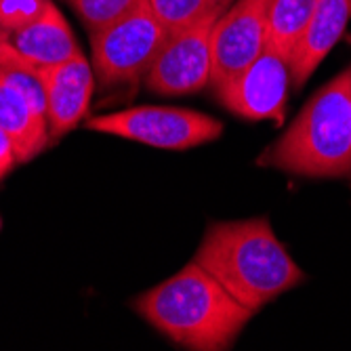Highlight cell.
I'll return each instance as SVG.
<instances>
[{"instance_id": "cell-4", "label": "cell", "mask_w": 351, "mask_h": 351, "mask_svg": "<svg viewBox=\"0 0 351 351\" xmlns=\"http://www.w3.org/2000/svg\"><path fill=\"white\" fill-rule=\"evenodd\" d=\"M169 36L149 0H143L126 17L90 34L93 70L104 84L135 82L149 72Z\"/></svg>"}, {"instance_id": "cell-7", "label": "cell", "mask_w": 351, "mask_h": 351, "mask_svg": "<svg viewBox=\"0 0 351 351\" xmlns=\"http://www.w3.org/2000/svg\"><path fill=\"white\" fill-rule=\"evenodd\" d=\"M271 0H238L213 29V72L217 88L244 72L267 47V11Z\"/></svg>"}, {"instance_id": "cell-6", "label": "cell", "mask_w": 351, "mask_h": 351, "mask_svg": "<svg viewBox=\"0 0 351 351\" xmlns=\"http://www.w3.org/2000/svg\"><path fill=\"white\" fill-rule=\"evenodd\" d=\"M221 15L223 13H213L171 34L149 72L143 76L145 86L171 97L204 88L210 82L213 72V29Z\"/></svg>"}, {"instance_id": "cell-13", "label": "cell", "mask_w": 351, "mask_h": 351, "mask_svg": "<svg viewBox=\"0 0 351 351\" xmlns=\"http://www.w3.org/2000/svg\"><path fill=\"white\" fill-rule=\"evenodd\" d=\"M313 5L315 0H271L267 11V47L291 61L307 29Z\"/></svg>"}, {"instance_id": "cell-1", "label": "cell", "mask_w": 351, "mask_h": 351, "mask_svg": "<svg viewBox=\"0 0 351 351\" xmlns=\"http://www.w3.org/2000/svg\"><path fill=\"white\" fill-rule=\"evenodd\" d=\"M194 261L250 311H259L305 278L265 217L215 223Z\"/></svg>"}, {"instance_id": "cell-5", "label": "cell", "mask_w": 351, "mask_h": 351, "mask_svg": "<svg viewBox=\"0 0 351 351\" xmlns=\"http://www.w3.org/2000/svg\"><path fill=\"white\" fill-rule=\"evenodd\" d=\"M86 129L158 149H191L217 139L223 124L194 110L143 106L95 116L86 122Z\"/></svg>"}, {"instance_id": "cell-8", "label": "cell", "mask_w": 351, "mask_h": 351, "mask_svg": "<svg viewBox=\"0 0 351 351\" xmlns=\"http://www.w3.org/2000/svg\"><path fill=\"white\" fill-rule=\"evenodd\" d=\"M291 82V61L265 47V51L244 72L215 90L219 101L242 118H271L282 122Z\"/></svg>"}, {"instance_id": "cell-17", "label": "cell", "mask_w": 351, "mask_h": 351, "mask_svg": "<svg viewBox=\"0 0 351 351\" xmlns=\"http://www.w3.org/2000/svg\"><path fill=\"white\" fill-rule=\"evenodd\" d=\"M17 165V156L11 139L7 137L5 131H0V179H3L13 167Z\"/></svg>"}, {"instance_id": "cell-14", "label": "cell", "mask_w": 351, "mask_h": 351, "mask_svg": "<svg viewBox=\"0 0 351 351\" xmlns=\"http://www.w3.org/2000/svg\"><path fill=\"white\" fill-rule=\"evenodd\" d=\"M149 5L169 29V34H175L213 13H226L234 0H149Z\"/></svg>"}, {"instance_id": "cell-18", "label": "cell", "mask_w": 351, "mask_h": 351, "mask_svg": "<svg viewBox=\"0 0 351 351\" xmlns=\"http://www.w3.org/2000/svg\"><path fill=\"white\" fill-rule=\"evenodd\" d=\"M347 86H349V95H351V70H347Z\"/></svg>"}, {"instance_id": "cell-19", "label": "cell", "mask_w": 351, "mask_h": 351, "mask_svg": "<svg viewBox=\"0 0 351 351\" xmlns=\"http://www.w3.org/2000/svg\"><path fill=\"white\" fill-rule=\"evenodd\" d=\"M3 38H5V34H3V32H0V43H3Z\"/></svg>"}, {"instance_id": "cell-2", "label": "cell", "mask_w": 351, "mask_h": 351, "mask_svg": "<svg viewBox=\"0 0 351 351\" xmlns=\"http://www.w3.org/2000/svg\"><path fill=\"white\" fill-rule=\"evenodd\" d=\"M135 309L173 343L200 351L232 347L254 313L196 261L137 297Z\"/></svg>"}, {"instance_id": "cell-9", "label": "cell", "mask_w": 351, "mask_h": 351, "mask_svg": "<svg viewBox=\"0 0 351 351\" xmlns=\"http://www.w3.org/2000/svg\"><path fill=\"white\" fill-rule=\"evenodd\" d=\"M40 76L47 90V122L53 139L70 133L86 116L95 86L93 63L82 55L59 63V66L40 68Z\"/></svg>"}, {"instance_id": "cell-12", "label": "cell", "mask_w": 351, "mask_h": 351, "mask_svg": "<svg viewBox=\"0 0 351 351\" xmlns=\"http://www.w3.org/2000/svg\"><path fill=\"white\" fill-rule=\"evenodd\" d=\"M0 131H5L15 147L17 162L38 156L49 139V122L36 114L21 95L0 78Z\"/></svg>"}, {"instance_id": "cell-15", "label": "cell", "mask_w": 351, "mask_h": 351, "mask_svg": "<svg viewBox=\"0 0 351 351\" xmlns=\"http://www.w3.org/2000/svg\"><path fill=\"white\" fill-rule=\"evenodd\" d=\"M143 0H70L80 21L90 32H101L135 11Z\"/></svg>"}, {"instance_id": "cell-3", "label": "cell", "mask_w": 351, "mask_h": 351, "mask_svg": "<svg viewBox=\"0 0 351 351\" xmlns=\"http://www.w3.org/2000/svg\"><path fill=\"white\" fill-rule=\"evenodd\" d=\"M259 162L303 177L351 175V95L347 72L317 90Z\"/></svg>"}, {"instance_id": "cell-11", "label": "cell", "mask_w": 351, "mask_h": 351, "mask_svg": "<svg viewBox=\"0 0 351 351\" xmlns=\"http://www.w3.org/2000/svg\"><path fill=\"white\" fill-rule=\"evenodd\" d=\"M5 40L23 61L34 68L59 66V63L82 53L66 17L55 5L29 25L5 34Z\"/></svg>"}, {"instance_id": "cell-16", "label": "cell", "mask_w": 351, "mask_h": 351, "mask_svg": "<svg viewBox=\"0 0 351 351\" xmlns=\"http://www.w3.org/2000/svg\"><path fill=\"white\" fill-rule=\"evenodd\" d=\"M53 7L51 0H0V32H11L29 25Z\"/></svg>"}, {"instance_id": "cell-10", "label": "cell", "mask_w": 351, "mask_h": 351, "mask_svg": "<svg viewBox=\"0 0 351 351\" xmlns=\"http://www.w3.org/2000/svg\"><path fill=\"white\" fill-rule=\"evenodd\" d=\"M351 17L349 0H315L305 34L301 36L293 59L291 78L295 88H301L324 57L339 43Z\"/></svg>"}, {"instance_id": "cell-20", "label": "cell", "mask_w": 351, "mask_h": 351, "mask_svg": "<svg viewBox=\"0 0 351 351\" xmlns=\"http://www.w3.org/2000/svg\"><path fill=\"white\" fill-rule=\"evenodd\" d=\"M349 3H351V0H349Z\"/></svg>"}]
</instances>
